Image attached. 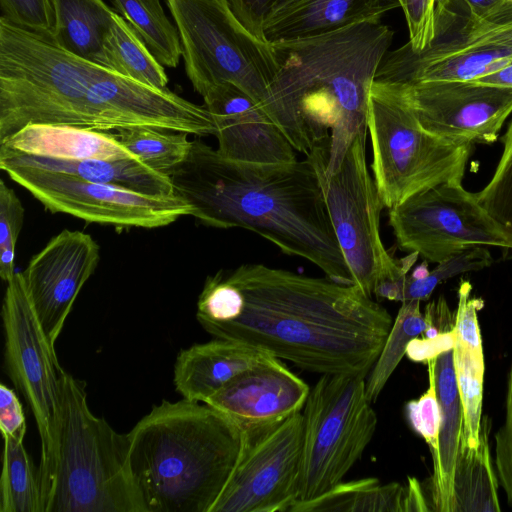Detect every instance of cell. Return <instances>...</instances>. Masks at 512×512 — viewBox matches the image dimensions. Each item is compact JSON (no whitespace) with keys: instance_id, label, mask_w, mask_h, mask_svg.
Segmentation results:
<instances>
[{"instance_id":"6da1fadb","label":"cell","mask_w":512,"mask_h":512,"mask_svg":"<svg viewBox=\"0 0 512 512\" xmlns=\"http://www.w3.org/2000/svg\"><path fill=\"white\" fill-rule=\"evenodd\" d=\"M196 317L214 336L319 374L368 376L393 324L354 284L245 263L207 276Z\"/></svg>"},{"instance_id":"7a4b0ae2","label":"cell","mask_w":512,"mask_h":512,"mask_svg":"<svg viewBox=\"0 0 512 512\" xmlns=\"http://www.w3.org/2000/svg\"><path fill=\"white\" fill-rule=\"evenodd\" d=\"M169 176L175 194L202 224L253 231L329 278L353 284L309 155L285 164L246 163L195 139L187 159Z\"/></svg>"},{"instance_id":"3957f363","label":"cell","mask_w":512,"mask_h":512,"mask_svg":"<svg viewBox=\"0 0 512 512\" xmlns=\"http://www.w3.org/2000/svg\"><path fill=\"white\" fill-rule=\"evenodd\" d=\"M394 31L365 21L329 33L270 43L276 71L260 107L296 151L330 141L328 175L367 131L368 96Z\"/></svg>"},{"instance_id":"277c9868","label":"cell","mask_w":512,"mask_h":512,"mask_svg":"<svg viewBox=\"0 0 512 512\" xmlns=\"http://www.w3.org/2000/svg\"><path fill=\"white\" fill-rule=\"evenodd\" d=\"M127 435L146 512H211L243 440L227 416L184 398L154 405Z\"/></svg>"},{"instance_id":"5b68a950","label":"cell","mask_w":512,"mask_h":512,"mask_svg":"<svg viewBox=\"0 0 512 512\" xmlns=\"http://www.w3.org/2000/svg\"><path fill=\"white\" fill-rule=\"evenodd\" d=\"M129 439L87 402L86 383L63 370L56 466L43 512H146Z\"/></svg>"},{"instance_id":"8992f818","label":"cell","mask_w":512,"mask_h":512,"mask_svg":"<svg viewBox=\"0 0 512 512\" xmlns=\"http://www.w3.org/2000/svg\"><path fill=\"white\" fill-rule=\"evenodd\" d=\"M101 66L0 17V143L28 125L87 127L85 102Z\"/></svg>"},{"instance_id":"52a82bcc","label":"cell","mask_w":512,"mask_h":512,"mask_svg":"<svg viewBox=\"0 0 512 512\" xmlns=\"http://www.w3.org/2000/svg\"><path fill=\"white\" fill-rule=\"evenodd\" d=\"M371 169L384 208L447 182H462L474 145L457 143L420 124L404 85L374 80L368 96Z\"/></svg>"},{"instance_id":"ba28073f","label":"cell","mask_w":512,"mask_h":512,"mask_svg":"<svg viewBox=\"0 0 512 512\" xmlns=\"http://www.w3.org/2000/svg\"><path fill=\"white\" fill-rule=\"evenodd\" d=\"M366 135L367 132L357 135L331 175L326 173L330 141L316 146L307 155L316 168L353 284L371 297L377 280L406 278L419 254L410 252L397 260L384 247L380 235L384 205L367 167Z\"/></svg>"},{"instance_id":"9c48e42d","label":"cell","mask_w":512,"mask_h":512,"mask_svg":"<svg viewBox=\"0 0 512 512\" xmlns=\"http://www.w3.org/2000/svg\"><path fill=\"white\" fill-rule=\"evenodd\" d=\"M365 378L322 374L310 389L302 412L298 501L316 499L341 483L371 442L377 415Z\"/></svg>"},{"instance_id":"30bf717a","label":"cell","mask_w":512,"mask_h":512,"mask_svg":"<svg viewBox=\"0 0 512 512\" xmlns=\"http://www.w3.org/2000/svg\"><path fill=\"white\" fill-rule=\"evenodd\" d=\"M177 28L185 72L203 96L212 87L232 83L259 105L275 74L270 43L250 33L227 0H165Z\"/></svg>"},{"instance_id":"8fae6325","label":"cell","mask_w":512,"mask_h":512,"mask_svg":"<svg viewBox=\"0 0 512 512\" xmlns=\"http://www.w3.org/2000/svg\"><path fill=\"white\" fill-rule=\"evenodd\" d=\"M1 317L6 372L29 405L40 437L39 475L44 502L56 466L61 412V375L55 345L27 294L22 272L7 282Z\"/></svg>"},{"instance_id":"7c38bea8","label":"cell","mask_w":512,"mask_h":512,"mask_svg":"<svg viewBox=\"0 0 512 512\" xmlns=\"http://www.w3.org/2000/svg\"><path fill=\"white\" fill-rule=\"evenodd\" d=\"M397 246L439 263L475 247L512 250V239L462 182H447L389 209Z\"/></svg>"},{"instance_id":"4fadbf2b","label":"cell","mask_w":512,"mask_h":512,"mask_svg":"<svg viewBox=\"0 0 512 512\" xmlns=\"http://www.w3.org/2000/svg\"><path fill=\"white\" fill-rule=\"evenodd\" d=\"M302 413L242 430L237 462L211 512H289L299 498Z\"/></svg>"},{"instance_id":"5bb4252c","label":"cell","mask_w":512,"mask_h":512,"mask_svg":"<svg viewBox=\"0 0 512 512\" xmlns=\"http://www.w3.org/2000/svg\"><path fill=\"white\" fill-rule=\"evenodd\" d=\"M0 168L50 212L89 223L150 229L169 225L193 210L178 195H144L31 166L5 164Z\"/></svg>"},{"instance_id":"9a60e30c","label":"cell","mask_w":512,"mask_h":512,"mask_svg":"<svg viewBox=\"0 0 512 512\" xmlns=\"http://www.w3.org/2000/svg\"><path fill=\"white\" fill-rule=\"evenodd\" d=\"M88 128L110 131L153 127L197 136L216 135L217 126L205 105L192 103L168 88L159 89L101 66L85 102Z\"/></svg>"},{"instance_id":"2e32d148","label":"cell","mask_w":512,"mask_h":512,"mask_svg":"<svg viewBox=\"0 0 512 512\" xmlns=\"http://www.w3.org/2000/svg\"><path fill=\"white\" fill-rule=\"evenodd\" d=\"M402 84L422 127L453 142L492 144L512 113V88L473 81Z\"/></svg>"},{"instance_id":"e0dca14e","label":"cell","mask_w":512,"mask_h":512,"mask_svg":"<svg viewBox=\"0 0 512 512\" xmlns=\"http://www.w3.org/2000/svg\"><path fill=\"white\" fill-rule=\"evenodd\" d=\"M99 260L100 248L91 235L64 229L52 237L22 271L35 313L54 345Z\"/></svg>"},{"instance_id":"ac0fdd59","label":"cell","mask_w":512,"mask_h":512,"mask_svg":"<svg viewBox=\"0 0 512 512\" xmlns=\"http://www.w3.org/2000/svg\"><path fill=\"white\" fill-rule=\"evenodd\" d=\"M216 126L218 152L246 163L285 164L296 150L260 105L232 83L212 87L203 96Z\"/></svg>"},{"instance_id":"d6986e66","label":"cell","mask_w":512,"mask_h":512,"mask_svg":"<svg viewBox=\"0 0 512 512\" xmlns=\"http://www.w3.org/2000/svg\"><path fill=\"white\" fill-rule=\"evenodd\" d=\"M309 392L308 384L273 357L243 371L204 403L248 430L300 412Z\"/></svg>"},{"instance_id":"ffe728a7","label":"cell","mask_w":512,"mask_h":512,"mask_svg":"<svg viewBox=\"0 0 512 512\" xmlns=\"http://www.w3.org/2000/svg\"><path fill=\"white\" fill-rule=\"evenodd\" d=\"M512 62V48L469 47L442 54L414 53L407 43L388 52L375 80L417 83L474 81Z\"/></svg>"},{"instance_id":"44dd1931","label":"cell","mask_w":512,"mask_h":512,"mask_svg":"<svg viewBox=\"0 0 512 512\" xmlns=\"http://www.w3.org/2000/svg\"><path fill=\"white\" fill-rule=\"evenodd\" d=\"M273 357L248 343L214 338L178 353L174 385L182 398L204 403L240 373Z\"/></svg>"},{"instance_id":"7402d4cb","label":"cell","mask_w":512,"mask_h":512,"mask_svg":"<svg viewBox=\"0 0 512 512\" xmlns=\"http://www.w3.org/2000/svg\"><path fill=\"white\" fill-rule=\"evenodd\" d=\"M398 0H282L264 23L267 43L329 33L365 21H380Z\"/></svg>"},{"instance_id":"603a6c76","label":"cell","mask_w":512,"mask_h":512,"mask_svg":"<svg viewBox=\"0 0 512 512\" xmlns=\"http://www.w3.org/2000/svg\"><path fill=\"white\" fill-rule=\"evenodd\" d=\"M471 291L470 282L461 280L454 327L453 362L463 408L461 439L469 447H477L485 370L478 311L482 309L484 301L471 297Z\"/></svg>"},{"instance_id":"cb8c5ba5","label":"cell","mask_w":512,"mask_h":512,"mask_svg":"<svg viewBox=\"0 0 512 512\" xmlns=\"http://www.w3.org/2000/svg\"><path fill=\"white\" fill-rule=\"evenodd\" d=\"M0 152L66 160L138 158L117 133L73 125H28L0 143Z\"/></svg>"},{"instance_id":"d4e9b609","label":"cell","mask_w":512,"mask_h":512,"mask_svg":"<svg viewBox=\"0 0 512 512\" xmlns=\"http://www.w3.org/2000/svg\"><path fill=\"white\" fill-rule=\"evenodd\" d=\"M5 164L41 168L155 197L176 195L170 176L139 158L66 160L0 152V165Z\"/></svg>"},{"instance_id":"484cf974","label":"cell","mask_w":512,"mask_h":512,"mask_svg":"<svg viewBox=\"0 0 512 512\" xmlns=\"http://www.w3.org/2000/svg\"><path fill=\"white\" fill-rule=\"evenodd\" d=\"M434 380L440 407L438 456L433 460L430 494L433 510L452 512L453 475L463 431V408L453 362V349L434 360Z\"/></svg>"},{"instance_id":"4316f807","label":"cell","mask_w":512,"mask_h":512,"mask_svg":"<svg viewBox=\"0 0 512 512\" xmlns=\"http://www.w3.org/2000/svg\"><path fill=\"white\" fill-rule=\"evenodd\" d=\"M51 4L50 38L64 50L106 67L103 45L115 11L103 0H51Z\"/></svg>"},{"instance_id":"83f0119b","label":"cell","mask_w":512,"mask_h":512,"mask_svg":"<svg viewBox=\"0 0 512 512\" xmlns=\"http://www.w3.org/2000/svg\"><path fill=\"white\" fill-rule=\"evenodd\" d=\"M509 26L512 3L506 0H437L435 37L423 52H445L466 40Z\"/></svg>"},{"instance_id":"f1b7e54d","label":"cell","mask_w":512,"mask_h":512,"mask_svg":"<svg viewBox=\"0 0 512 512\" xmlns=\"http://www.w3.org/2000/svg\"><path fill=\"white\" fill-rule=\"evenodd\" d=\"M490 419L481 418L477 447L460 439L453 475L452 512L501 511L489 453Z\"/></svg>"},{"instance_id":"f546056e","label":"cell","mask_w":512,"mask_h":512,"mask_svg":"<svg viewBox=\"0 0 512 512\" xmlns=\"http://www.w3.org/2000/svg\"><path fill=\"white\" fill-rule=\"evenodd\" d=\"M407 489L396 482L380 484L377 478L341 482L310 501H297L289 512L406 511Z\"/></svg>"},{"instance_id":"4dcf8cb0","label":"cell","mask_w":512,"mask_h":512,"mask_svg":"<svg viewBox=\"0 0 512 512\" xmlns=\"http://www.w3.org/2000/svg\"><path fill=\"white\" fill-rule=\"evenodd\" d=\"M103 51L108 69L151 87L167 88L169 79L164 66L131 25L116 12L105 37Z\"/></svg>"},{"instance_id":"1f68e13d","label":"cell","mask_w":512,"mask_h":512,"mask_svg":"<svg viewBox=\"0 0 512 512\" xmlns=\"http://www.w3.org/2000/svg\"><path fill=\"white\" fill-rule=\"evenodd\" d=\"M3 439L0 512H43L39 469L24 440Z\"/></svg>"},{"instance_id":"d6a6232c","label":"cell","mask_w":512,"mask_h":512,"mask_svg":"<svg viewBox=\"0 0 512 512\" xmlns=\"http://www.w3.org/2000/svg\"><path fill=\"white\" fill-rule=\"evenodd\" d=\"M113 4L161 65L178 66L182 57L180 37L160 0H113Z\"/></svg>"},{"instance_id":"836d02e7","label":"cell","mask_w":512,"mask_h":512,"mask_svg":"<svg viewBox=\"0 0 512 512\" xmlns=\"http://www.w3.org/2000/svg\"><path fill=\"white\" fill-rule=\"evenodd\" d=\"M419 300L402 302L380 355L366 380V395L374 403L397 368L411 340L419 337L428 323L420 310Z\"/></svg>"},{"instance_id":"e575fe53","label":"cell","mask_w":512,"mask_h":512,"mask_svg":"<svg viewBox=\"0 0 512 512\" xmlns=\"http://www.w3.org/2000/svg\"><path fill=\"white\" fill-rule=\"evenodd\" d=\"M121 144L145 165L169 175L188 157L192 142L187 133L153 127H126L115 130Z\"/></svg>"},{"instance_id":"d590c367","label":"cell","mask_w":512,"mask_h":512,"mask_svg":"<svg viewBox=\"0 0 512 512\" xmlns=\"http://www.w3.org/2000/svg\"><path fill=\"white\" fill-rule=\"evenodd\" d=\"M503 151L488 184L475 193L478 203L512 239V120L502 138Z\"/></svg>"},{"instance_id":"8d00e7d4","label":"cell","mask_w":512,"mask_h":512,"mask_svg":"<svg viewBox=\"0 0 512 512\" xmlns=\"http://www.w3.org/2000/svg\"><path fill=\"white\" fill-rule=\"evenodd\" d=\"M494 259L486 247H475L447 258L420 278L407 276L404 301L427 300L434 289L444 280L469 271L489 267Z\"/></svg>"},{"instance_id":"74e56055","label":"cell","mask_w":512,"mask_h":512,"mask_svg":"<svg viewBox=\"0 0 512 512\" xmlns=\"http://www.w3.org/2000/svg\"><path fill=\"white\" fill-rule=\"evenodd\" d=\"M24 207L12 188L0 179V277L6 283L15 275V252L24 223Z\"/></svg>"},{"instance_id":"f35d334b","label":"cell","mask_w":512,"mask_h":512,"mask_svg":"<svg viewBox=\"0 0 512 512\" xmlns=\"http://www.w3.org/2000/svg\"><path fill=\"white\" fill-rule=\"evenodd\" d=\"M433 360L427 362L428 389L418 399L406 404V415L412 429L429 445L432 459L435 460L439 450L441 416L435 388Z\"/></svg>"},{"instance_id":"ab89813d","label":"cell","mask_w":512,"mask_h":512,"mask_svg":"<svg viewBox=\"0 0 512 512\" xmlns=\"http://www.w3.org/2000/svg\"><path fill=\"white\" fill-rule=\"evenodd\" d=\"M2 17L13 25L50 37L54 23L51 0H0Z\"/></svg>"},{"instance_id":"60d3db41","label":"cell","mask_w":512,"mask_h":512,"mask_svg":"<svg viewBox=\"0 0 512 512\" xmlns=\"http://www.w3.org/2000/svg\"><path fill=\"white\" fill-rule=\"evenodd\" d=\"M408 31L407 45L414 53L426 50L435 37V7L437 0H398Z\"/></svg>"},{"instance_id":"b9f144b4","label":"cell","mask_w":512,"mask_h":512,"mask_svg":"<svg viewBox=\"0 0 512 512\" xmlns=\"http://www.w3.org/2000/svg\"><path fill=\"white\" fill-rule=\"evenodd\" d=\"M495 441L498 480L512 506V365L507 382L505 419L495 435Z\"/></svg>"},{"instance_id":"7bdbcfd3","label":"cell","mask_w":512,"mask_h":512,"mask_svg":"<svg viewBox=\"0 0 512 512\" xmlns=\"http://www.w3.org/2000/svg\"><path fill=\"white\" fill-rule=\"evenodd\" d=\"M0 430L3 438L24 440L26 418L22 404L14 390L0 384Z\"/></svg>"},{"instance_id":"ee69618b","label":"cell","mask_w":512,"mask_h":512,"mask_svg":"<svg viewBox=\"0 0 512 512\" xmlns=\"http://www.w3.org/2000/svg\"><path fill=\"white\" fill-rule=\"evenodd\" d=\"M282 0H227L243 26L258 39L265 41L264 23L267 16Z\"/></svg>"},{"instance_id":"f6af8a7d","label":"cell","mask_w":512,"mask_h":512,"mask_svg":"<svg viewBox=\"0 0 512 512\" xmlns=\"http://www.w3.org/2000/svg\"><path fill=\"white\" fill-rule=\"evenodd\" d=\"M455 339V328L433 337L419 336L410 341L406 349V355L414 362L427 364V362L435 359L440 354L452 350Z\"/></svg>"},{"instance_id":"bcb514c9","label":"cell","mask_w":512,"mask_h":512,"mask_svg":"<svg viewBox=\"0 0 512 512\" xmlns=\"http://www.w3.org/2000/svg\"><path fill=\"white\" fill-rule=\"evenodd\" d=\"M424 316L428 328L421 334L423 337H433L440 333L451 331L455 326L456 312L453 314L444 297H439L427 304Z\"/></svg>"},{"instance_id":"7dc6e473","label":"cell","mask_w":512,"mask_h":512,"mask_svg":"<svg viewBox=\"0 0 512 512\" xmlns=\"http://www.w3.org/2000/svg\"><path fill=\"white\" fill-rule=\"evenodd\" d=\"M469 45L471 47L502 46L512 48V26L477 36L469 42Z\"/></svg>"},{"instance_id":"c3c4849f","label":"cell","mask_w":512,"mask_h":512,"mask_svg":"<svg viewBox=\"0 0 512 512\" xmlns=\"http://www.w3.org/2000/svg\"><path fill=\"white\" fill-rule=\"evenodd\" d=\"M406 511H429L423 490L415 478H409L405 503Z\"/></svg>"},{"instance_id":"681fc988","label":"cell","mask_w":512,"mask_h":512,"mask_svg":"<svg viewBox=\"0 0 512 512\" xmlns=\"http://www.w3.org/2000/svg\"><path fill=\"white\" fill-rule=\"evenodd\" d=\"M473 82L512 88V62L491 74L474 80Z\"/></svg>"},{"instance_id":"f907efd6","label":"cell","mask_w":512,"mask_h":512,"mask_svg":"<svg viewBox=\"0 0 512 512\" xmlns=\"http://www.w3.org/2000/svg\"><path fill=\"white\" fill-rule=\"evenodd\" d=\"M506 1L509 2V3H512V0H506Z\"/></svg>"}]
</instances>
